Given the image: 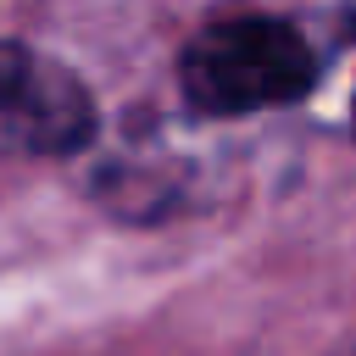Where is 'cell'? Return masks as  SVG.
<instances>
[{
  "label": "cell",
  "instance_id": "3957f363",
  "mask_svg": "<svg viewBox=\"0 0 356 356\" xmlns=\"http://www.w3.org/2000/svg\"><path fill=\"white\" fill-rule=\"evenodd\" d=\"M350 117H356V100H350Z\"/></svg>",
  "mask_w": 356,
  "mask_h": 356
},
{
  "label": "cell",
  "instance_id": "7a4b0ae2",
  "mask_svg": "<svg viewBox=\"0 0 356 356\" xmlns=\"http://www.w3.org/2000/svg\"><path fill=\"white\" fill-rule=\"evenodd\" d=\"M95 139V100L72 67L0 39V156H72Z\"/></svg>",
  "mask_w": 356,
  "mask_h": 356
},
{
  "label": "cell",
  "instance_id": "6da1fadb",
  "mask_svg": "<svg viewBox=\"0 0 356 356\" xmlns=\"http://www.w3.org/2000/svg\"><path fill=\"white\" fill-rule=\"evenodd\" d=\"M317 50L312 39L267 11H228L211 17L178 56V89L200 117H256L295 106L317 89Z\"/></svg>",
  "mask_w": 356,
  "mask_h": 356
}]
</instances>
